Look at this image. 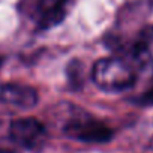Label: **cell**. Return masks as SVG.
Masks as SVG:
<instances>
[{
  "label": "cell",
  "mask_w": 153,
  "mask_h": 153,
  "mask_svg": "<svg viewBox=\"0 0 153 153\" xmlns=\"http://www.w3.org/2000/svg\"><path fill=\"white\" fill-rule=\"evenodd\" d=\"M92 80L101 90L119 93L135 84L137 72L129 62L120 57H104L93 65Z\"/></svg>",
  "instance_id": "1"
},
{
  "label": "cell",
  "mask_w": 153,
  "mask_h": 153,
  "mask_svg": "<svg viewBox=\"0 0 153 153\" xmlns=\"http://www.w3.org/2000/svg\"><path fill=\"white\" fill-rule=\"evenodd\" d=\"M0 65H2V57H0Z\"/></svg>",
  "instance_id": "10"
},
{
  "label": "cell",
  "mask_w": 153,
  "mask_h": 153,
  "mask_svg": "<svg viewBox=\"0 0 153 153\" xmlns=\"http://www.w3.org/2000/svg\"><path fill=\"white\" fill-rule=\"evenodd\" d=\"M131 57L140 66L153 63V24L146 26L138 32L131 44Z\"/></svg>",
  "instance_id": "6"
},
{
  "label": "cell",
  "mask_w": 153,
  "mask_h": 153,
  "mask_svg": "<svg viewBox=\"0 0 153 153\" xmlns=\"http://www.w3.org/2000/svg\"><path fill=\"white\" fill-rule=\"evenodd\" d=\"M39 96L38 92L20 83H0V104L15 107L20 110H29L38 105Z\"/></svg>",
  "instance_id": "4"
},
{
  "label": "cell",
  "mask_w": 153,
  "mask_h": 153,
  "mask_svg": "<svg viewBox=\"0 0 153 153\" xmlns=\"http://www.w3.org/2000/svg\"><path fill=\"white\" fill-rule=\"evenodd\" d=\"M9 137L17 146L26 150H39L45 144L48 132L44 123L38 119L23 117L11 122Z\"/></svg>",
  "instance_id": "3"
},
{
  "label": "cell",
  "mask_w": 153,
  "mask_h": 153,
  "mask_svg": "<svg viewBox=\"0 0 153 153\" xmlns=\"http://www.w3.org/2000/svg\"><path fill=\"white\" fill-rule=\"evenodd\" d=\"M63 134L75 141L89 144H102L113 138V129L108 125L87 114L71 117L63 126Z\"/></svg>",
  "instance_id": "2"
},
{
  "label": "cell",
  "mask_w": 153,
  "mask_h": 153,
  "mask_svg": "<svg viewBox=\"0 0 153 153\" xmlns=\"http://www.w3.org/2000/svg\"><path fill=\"white\" fill-rule=\"evenodd\" d=\"M0 153H14L12 150H8V149H3V147H0Z\"/></svg>",
  "instance_id": "9"
},
{
  "label": "cell",
  "mask_w": 153,
  "mask_h": 153,
  "mask_svg": "<svg viewBox=\"0 0 153 153\" xmlns=\"http://www.w3.org/2000/svg\"><path fill=\"white\" fill-rule=\"evenodd\" d=\"M138 104L147 105V107H153V87H150L149 90H146V92L138 98Z\"/></svg>",
  "instance_id": "7"
},
{
  "label": "cell",
  "mask_w": 153,
  "mask_h": 153,
  "mask_svg": "<svg viewBox=\"0 0 153 153\" xmlns=\"http://www.w3.org/2000/svg\"><path fill=\"white\" fill-rule=\"evenodd\" d=\"M146 143H147V147L153 150V123L149 126L147 129V135H146Z\"/></svg>",
  "instance_id": "8"
},
{
  "label": "cell",
  "mask_w": 153,
  "mask_h": 153,
  "mask_svg": "<svg viewBox=\"0 0 153 153\" xmlns=\"http://www.w3.org/2000/svg\"><path fill=\"white\" fill-rule=\"evenodd\" d=\"M68 0H38L36 23L41 29H51L60 24L66 17Z\"/></svg>",
  "instance_id": "5"
}]
</instances>
